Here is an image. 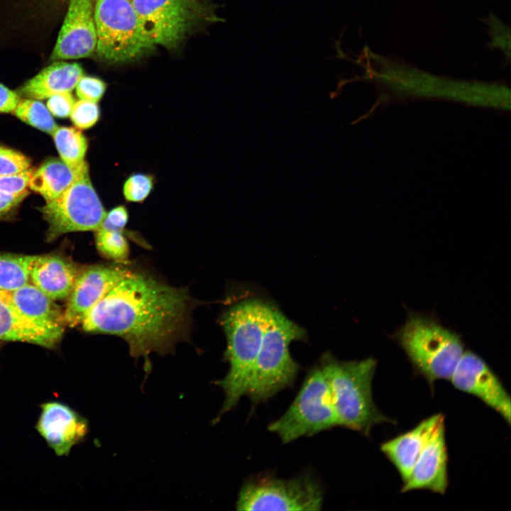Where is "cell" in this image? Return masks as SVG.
<instances>
[{
	"label": "cell",
	"instance_id": "17",
	"mask_svg": "<svg viewBox=\"0 0 511 511\" xmlns=\"http://www.w3.org/2000/svg\"><path fill=\"white\" fill-rule=\"evenodd\" d=\"M0 296L33 324L64 332V312L55 300L31 282L11 291L0 290Z\"/></svg>",
	"mask_w": 511,
	"mask_h": 511
},
{
	"label": "cell",
	"instance_id": "11",
	"mask_svg": "<svg viewBox=\"0 0 511 511\" xmlns=\"http://www.w3.org/2000/svg\"><path fill=\"white\" fill-rule=\"evenodd\" d=\"M449 380L455 388L480 399L510 424V396L498 375L478 355L464 351Z\"/></svg>",
	"mask_w": 511,
	"mask_h": 511
},
{
	"label": "cell",
	"instance_id": "10",
	"mask_svg": "<svg viewBox=\"0 0 511 511\" xmlns=\"http://www.w3.org/2000/svg\"><path fill=\"white\" fill-rule=\"evenodd\" d=\"M323 491L313 478L300 476L289 479L272 476L252 478L241 487L238 510H320Z\"/></svg>",
	"mask_w": 511,
	"mask_h": 511
},
{
	"label": "cell",
	"instance_id": "13",
	"mask_svg": "<svg viewBox=\"0 0 511 511\" xmlns=\"http://www.w3.org/2000/svg\"><path fill=\"white\" fill-rule=\"evenodd\" d=\"M114 266L94 265L79 273L64 311L65 324H81L88 312L127 273Z\"/></svg>",
	"mask_w": 511,
	"mask_h": 511
},
{
	"label": "cell",
	"instance_id": "34",
	"mask_svg": "<svg viewBox=\"0 0 511 511\" xmlns=\"http://www.w3.org/2000/svg\"><path fill=\"white\" fill-rule=\"evenodd\" d=\"M20 100L18 93L0 83V113H13Z\"/></svg>",
	"mask_w": 511,
	"mask_h": 511
},
{
	"label": "cell",
	"instance_id": "8",
	"mask_svg": "<svg viewBox=\"0 0 511 511\" xmlns=\"http://www.w3.org/2000/svg\"><path fill=\"white\" fill-rule=\"evenodd\" d=\"M141 24L150 42L176 48L200 23L216 21L207 0H132Z\"/></svg>",
	"mask_w": 511,
	"mask_h": 511
},
{
	"label": "cell",
	"instance_id": "23",
	"mask_svg": "<svg viewBox=\"0 0 511 511\" xmlns=\"http://www.w3.org/2000/svg\"><path fill=\"white\" fill-rule=\"evenodd\" d=\"M36 256L0 253V290L11 291L30 282Z\"/></svg>",
	"mask_w": 511,
	"mask_h": 511
},
{
	"label": "cell",
	"instance_id": "6",
	"mask_svg": "<svg viewBox=\"0 0 511 511\" xmlns=\"http://www.w3.org/2000/svg\"><path fill=\"white\" fill-rule=\"evenodd\" d=\"M94 18L95 50L106 60H136L155 47L143 31L132 0H95Z\"/></svg>",
	"mask_w": 511,
	"mask_h": 511
},
{
	"label": "cell",
	"instance_id": "18",
	"mask_svg": "<svg viewBox=\"0 0 511 511\" xmlns=\"http://www.w3.org/2000/svg\"><path fill=\"white\" fill-rule=\"evenodd\" d=\"M79 274L67 258L58 254L36 256L30 270V282L56 301L68 297Z\"/></svg>",
	"mask_w": 511,
	"mask_h": 511
},
{
	"label": "cell",
	"instance_id": "21",
	"mask_svg": "<svg viewBox=\"0 0 511 511\" xmlns=\"http://www.w3.org/2000/svg\"><path fill=\"white\" fill-rule=\"evenodd\" d=\"M87 167V163L79 170H75L61 159L50 158L38 168L33 170L28 180V187L40 194L45 202L52 200L63 193Z\"/></svg>",
	"mask_w": 511,
	"mask_h": 511
},
{
	"label": "cell",
	"instance_id": "25",
	"mask_svg": "<svg viewBox=\"0 0 511 511\" xmlns=\"http://www.w3.org/2000/svg\"><path fill=\"white\" fill-rule=\"evenodd\" d=\"M95 231L97 248L103 256L116 261L128 258L129 247L122 230L99 227Z\"/></svg>",
	"mask_w": 511,
	"mask_h": 511
},
{
	"label": "cell",
	"instance_id": "4",
	"mask_svg": "<svg viewBox=\"0 0 511 511\" xmlns=\"http://www.w3.org/2000/svg\"><path fill=\"white\" fill-rule=\"evenodd\" d=\"M304 330L271 305L260 348L246 395L252 405L267 402L293 385L300 366L292 358L289 346L302 340Z\"/></svg>",
	"mask_w": 511,
	"mask_h": 511
},
{
	"label": "cell",
	"instance_id": "27",
	"mask_svg": "<svg viewBox=\"0 0 511 511\" xmlns=\"http://www.w3.org/2000/svg\"><path fill=\"white\" fill-rule=\"evenodd\" d=\"M29 158L24 154L4 146H0V175L20 174L31 168Z\"/></svg>",
	"mask_w": 511,
	"mask_h": 511
},
{
	"label": "cell",
	"instance_id": "9",
	"mask_svg": "<svg viewBox=\"0 0 511 511\" xmlns=\"http://www.w3.org/2000/svg\"><path fill=\"white\" fill-rule=\"evenodd\" d=\"M40 210L48 225V242L67 233L96 231L106 214L90 180L89 167L63 193L45 202Z\"/></svg>",
	"mask_w": 511,
	"mask_h": 511
},
{
	"label": "cell",
	"instance_id": "14",
	"mask_svg": "<svg viewBox=\"0 0 511 511\" xmlns=\"http://www.w3.org/2000/svg\"><path fill=\"white\" fill-rule=\"evenodd\" d=\"M35 429L56 455L70 454L88 432L87 421L70 406L56 401L40 405Z\"/></svg>",
	"mask_w": 511,
	"mask_h": 511
},
{
	"label": "cell",
	"instance_id": "33",
	"mask_svg": "<svg viewBox=\"0 0 511 511\" xmlns=\"http://www.w3.org/2000/svg\"><path fill=\"white\" fill-rule=\"evenodd\" d=\"M128 219V214L126 208L123 205L117 206L106 214L99 227L123 231Z\"/></svg>",
	"mask_w": 511,
	"mask_h": 511
},
{
	"label": "cell",
	"instance_id": "29",
	"mask_svg": "<svg viewBox=\"0 0 511 511\" xmlns=\"http://www.w3.org/2000/svg\"><path fill=\"white\" fill-rule=\"evenodd\" d=\"M75 88L76 94L80 99L97 103L104 96L106 84L99 78L83 75Z\"/></svg>",
	"mask_w": 511,
	"mask_h": 511
},
{
	"label": "cell",
	"instance_id": "7",
	"mask_svg": "<svg viewBox=\"0 0 511 511\" xmlns=\"http://www.w3.org/2000/svg\"><path fill=\"white\" fill-rule=\"evenodd\" d=\"M339 426L329 388L319 366L312 368L286 410L268 425L284 444Z\"/></svg>",
	"mask_w": 511,
	"mask_h": 511
},
{
	"label": "cell",
	"instance_id": "24",
	"mask_svg": "<svg viewBox=\"0 0 511 511\" xmlns=\"http://www.w3.org/2000/svg\"><path fill=\"white\" fill-rule=\"evenodd\" d=\"M13 114L22 121L48 134L57 128L48 109L39 100H20Z\"/></svg>",
	"mask_w": 511,
	"mask_h": 511
},
{
	"label": "cell",
	"instance_id": "22",
	"mask_svg": "<svg viewBox=\"0 0 511 511\" xmlns=\"http://www.w3.org/2000/svg\"><path fill=\"white\" fill-rule=\"evenodd\" d=\"M60 159L70 168L77 170L87 164L88 148L85 136L73 127L61 126L52 134Z\"/></svg>",
	"mask_w": 511,
	"mask_h": 511
},
{
	"label": "cell",
	"instance_id": "28",
	"mask_svg": "<svg viewBox=\"0 0 511 511\" xmlns=\"http://www.w3.org/2000/svg\"><path fill=\"white\" fill-rule=\"evenodd\" d=\"M70 116L76 127L87 129L99 121V107L95 102L80 99L75 103Z\"/></svg>",
	"mask_w": 511,
	"mask_h": 511
},
{
	"label": "cell",
	"instance_id": "32",
	"mask_svg": "<svg viewBox=\"0 0 511 511\" xmlns=\"http://www.w3.org/2000/svg\"><path fill=\"white\" fill-rule=\"evenodd\" d=\"M28 194V192L21 194H11L0 191V219L13 215Z\"/></svg>",
	"mask_w": 511,
	"mask_h": 511
},
{
	"label": "cell",
	"instance_id": "5",
	"mask_svg": "<svg viewBox=\"0 0 511 511\" xmlns=\"http://www.w3.org/2000/svg\"><path fill=\"white\" fill-rule=\"evenodd\" d=\"M395 338L432 390L436 380H450L464 352L458 334L419 314L410 313Z\"/></svg>",
	"mask_w": 511,
	"mask_h": 511
},
{
	"label": "cell",
	"instance_id": "15",
	"mask_svg": "<svg viewBox=\"0 0 511 511\" xmlns=\"http://www.w3.org/2000/svg\"><path fill=\"white\" fill-rule=\"evenodd\" d=\"M444 420L439 423L417 460L402 493L428 490L444 495L449 485Z\"/></svg>",
	"mask_w": 511,
	"mask_h": 511
},
{
	"label": "cell",
	"instance_id": "12",
	"mask_svg": "<svg viewBox=\"0 0 511 511\" xmlns=\"http://www.w3.org/2000/svg\"><path fill=\"white\" fill-rule=\"evenodd\" d=\"M95 0H71L55 45L52 60L79 59L89 56L96 49L97 32L94 18Z\"/></svg>",
	"mask_w": 511,
	"mask_h": 511
},
{
	"label": "cell",
	"instance_id": "26",
	"mask_svg": "<svg viewBox=\"0 0 511 511\" xmlns=\"http://www.w3.org/2000/svg\"><path fill=\"white\" fill-rule=\"evenodd\" d=\"M154 180L151 175L135 173L130 175L123 186V194L128 202H143L153 189Z\"/></svg>",
	"mask_w": 511,
	"mask_h": 511
},
{
	"label": "cell",
	"instance_id": "2",
	"mask_svg": "<svg viewBox=\"0 0 511 511\" xmlns=\"http://www.w3.org/2000/svg\"><path fill=\"white\" fill-rule=\"evenodd\" d=\"M270 307L262 301L249 300L233 305L222 317L227 341L225 358L229 370L223 379L215 382L225 395L224 404L214 420L215 423L246 395Z\"/></svg>",
	"mask_w": 511,
	"mask_h": 511
},
{
	"label": "cell",
	"instance_id": "16",
	"mask_svg": "<svg viewBox=\"0 0 511 511\" xmlns=\"http://www.w3.org/2000/svg\"><path fill=\"white\" fill-rule=\"evenodd\" d=\"M444 420L442 414H434L421 421L410 431L380 444V451L395 467L403 483L409 479L432 433Z\"/></svg>",
	"mask_w": 511,
	"mask_h": 511
},
{
	"label": "cell",
	"instance_id": "1",
	"mask_svg": "<svg viewBox=\"0 0 511 511\" xmlns=\"http://www.w3.org/2000/svg\"><path fill=\"white\" fill-rule=\"evenodd\" d=\"M190 300L186 290L130 271L86 314L87 332L116 335L132 356L145 359L150 370L152 352H170L187 325Z\"/></svg>",
	"mask_w": 511,
	"mask_h": 511
},
{
	"label": "cell",
	"instance_id": "19",
	"mask_svg": "<svg viewBox=\"0 0 511 511\" xmlns=\"http://www.w3.org/2000/svg\"><path fill=\"white\" fill-rule=\"evenodd\" d=\"M83 70L77 63L55 62L28 80L18 94L28 99H45L61 93L70 92L83 76Z\"/></svg>",
	"mask_w": 511,
	"mask_h": 511
},
{
	"label": "cell",
	"instance_id": "3",
	"mask_svg": "<svg viewBox=\"0 0 511 511\" xmlns=\"http://www.w3.org/2000/svg\"><path fill=\"white\" fill-rule=\"evenodd\" d=\"M319 366L329 388L339 427L368 436L374 426L394 422L379 410L373 400L375 359L341 361L326 353Z\"/></svg>",
	"mask_w": 511,
	"mask_h": 511
},
{
	"label": "cell",
	"instance_id": "30",
	"mask_svg": "<svg viewBox=\"0 0 511 511\" xmlns=\"http://www.w3.org/2000/svg\"><path fill=\"white\" fill-rule=\"evenodd\" d=\"M48 99L47 108L50 114L58 118L70 116L75 103L70 92L55 94Z\"/></svg>",
	"mask_w": 511,
	"mask_h": 511
},
{
	"label": "cell",
	"instance_id": "31",
	"mask_svg": "<svg viewBox=\"0 0 511 511\" xmlns=\"http://www.w3.org/2000/svg\"><path fill=\"white\" fill-rule=\"evenodd\" d=\"M32 172L33 169L30 168L15 175H0V191L11 194H21L28 192V180Z\"/></svg>",
	"mask_w": 511,
	"mask_h": 511
},
{
	"label": "cell",
	"instance_id": "20",
	"mask_svg": "<svg viewBox=\"0 0 511 511\" xmlns=\"http://www.w3.org/2000/svg\"><path fill=\"white\" fill-rule=\"evenodd\" d=\"M62 335L63 332L33 324L0 296V340L26 342L53 348Z\"/></svg>",
	"mask_w": 511,
	"mask_h": 511
}]
</instances>
